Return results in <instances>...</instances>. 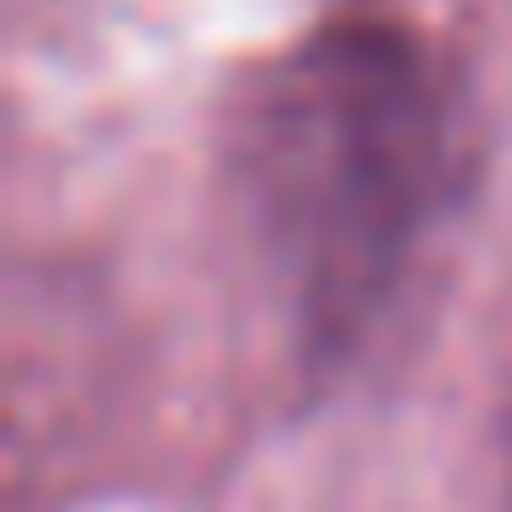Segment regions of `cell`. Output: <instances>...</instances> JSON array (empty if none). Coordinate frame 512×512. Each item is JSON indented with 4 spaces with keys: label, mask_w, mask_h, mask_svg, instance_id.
I'll return each instance as SVG.
<instances>
[{
    "label": "cell",
    "mask_w": 512,
    "mask_h": 512,
    "mask_svg": "<svg viewBox=\"0 0 512 512\" xmlns=\"http://www.w3.org/2000/svg\"><path fill=\"white\" fill-rule=\"evenodd\" d=\"M224 184L304 352L360 344L456 192L440 64L400 24L304 32L240 88Z\"/></svg>",
    "instance_id": "cell-1"
}]
</instances>
